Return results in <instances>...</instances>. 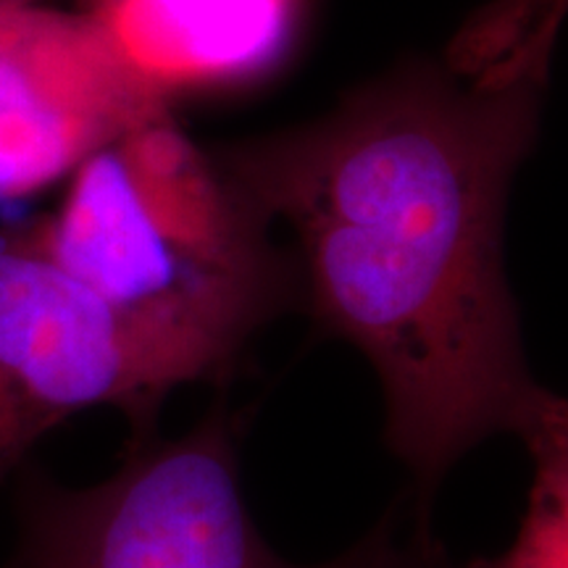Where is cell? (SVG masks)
Returning <instances> with one entry per match:
<instances>
[{"instance_id": "52a82bcc", "label": "cell", "mask_w": 568, "mask_h": 568, "mask_svg": "<svg viewBox=\"0 0 568 568\" xmlns=\"http://www.w3.org/2000/svg\"><path fill=\"white\" fill-rule=\"evenodd\" d=\"M531 458L527 508L500 556L453 564L443 552L435 568H568V403L548 395L521 432Z\"/></svg>"}, {"instance_id": "8992f818", "label": "cell", "mask_w": 568, "mask_h": 568, "mask_svg": "<svg viewBox=\"0 0 568 568\" xmlns=\"http://www.w3.org/2000/svg\"><path fill=\"white\" fill-rule=\"evenodd\" d=\"M84 11L169 98L268 74L293 45L301 0H88Z\"/></svg>"}, {"instance_id": "6da1fadb", "label": "cell", "mask_w": 568, "mask_h": 568, "mask_svg": "<svg viewBox=\"0 0 568 568\" xmlns=\"http://www.w3.org/2000/svg\"><path fill=\"white\" fill-rule=\"evenodd\" d=\"M552 45L408 63L318 122L213 153L295 232L324 335L372 364L418 535L447 471L487 437H521L552 393L527 364L503 247Z\"/></svg>"}, {"instance_id": "ba28073f", "label": "cell", "mask_w": 568, "mask_h": 568, "mask_svg": "<svg viewBox=\"0 0 568 568\" xmlns=\"http://www.w3.org/2000/svg\"><path fill=\"white\" fill-rule=\"evenodd\" d=\"M21 3H42V0H0V9H3V6H21Z\"/></svg>"}, {"instance_id": "5b68a950", "label": "cell", "mask_w": 568, "mask_h": 568, "mask_svg": "<svg viewBox=\"0 0 568 568\" xmlns=\"http://www.w3.org/2000/svg\"><path fill=\"white\" fill-rule=\"evenodd\" d=\"M101 21L42 3L0 9V205L32 201L92 153L169 111Z\"/></svg>"}, {"instance_id": "7a4b0ae2", "label": "cell", "mask_w": 568, "mask_h": 568, "mask_svg": "<svg viewBox=\"0 0 568 568\" xmlns=\"http://www.w3.org/2000/svg\"><path fill=\"white\" fill-rule=\"evenodd\" d=\"M274 222L169 111L92 153L59 209L21 230L105 301L232 366L297 293Z\"/></svg>"}, {"instance_id": "3957f363", "label": "cell", "mask_w": 568, "mask_h": 568, "mask_svg": "<svg viewBox=\"0 0 568 568\" xmlns=\"http://www.w3.org/2000/svg\"><path fill=\"white\" fill-rule=\"evenodd\" d=\"M237 439V414L213 403L187 435L132 437L98 485L63 487L21 466L6 568H435L443 558L435 535H403L397 503L324 564L282 558L247 508Z\"/></svg>"}, {"instance_id": "277c9868", "label": "cell", "mask_w": 568, "mask_h": 568, "mask_svg": "<svg viewBox=\"0 0 568 568\" xmlns=\"http://www.w3.org/2000/svg\"><path fill=\"white\" fill-rule=\"evenodd\" d=\"M209 347L119 308L48 258L21 226L0 230V485L40 437L90 408L155 432L169 393L232 374Z\"/></svg>"}]
</instances>
